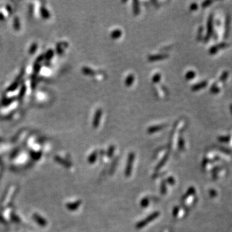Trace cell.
I'll list each match as a JSON object with an SVG mask.
<instances>
[{"label": "cell", "mask_w": 232, "mask_h": 232, "mask_svg": "<svg viewBox=\"0 0 232 232\" xmlns=\"http://www.w3.org/2000/svg\"><path fill=\"white\" fill-rule=\"evenodd\" d=\"M134 75H129L128 77H127V78H126V81H125V83H126V84L127 85V86H130L132 84V83H133V81H134Z\"/></svg>", "instance_id": "277c9868"}, {"label": "cell", "mask_w": 232, "mask_h": 232, "mask_svg": "<svg viewBox=\"0 0 232 232\" xmlns=\"http://www.w3.org/2000/svg\"><path fill=\"white\" fill-rule=\"evenodd\" d=\"M121 34H122V32L121 30H118V29L115 30L114 31L111 32V37L114 38V39H117V38H119L120 36H121Z\"/></svg>", "instance_id": "3957f363"}, {"label": "cell", "mask_w": 232, "mask_h": 232, "mask_svg": "<svg viewBox=\"0 0 232 232\" xmlns=\"http://www.w3.org/2000/svg\"><path fill=\"white\" fill-rule=\"evenodd\" d=\"M166 56H168L167 55H165V54H162V55H160V54H157V55H154V56H151L150 57H149V60H150V61H156V60H159V59H165L166 57H167Z\"/></svg>", "instance_id": "7a4b0ae2"}, {"label": "cell", "mask_w": 232, "mask_h": 232, "mask_svg": "<svg viewBox=\"0 0 232 232\" xmlns=\"http://www.w3.org/2000/svg\"><path fill=\"white\" fill-rule=\"evenodd\" d=\"M194 75V73L193 72H188V73L186 74V78L187 79H192Z\"/></svg>", "instance_id": "8992f818"}, {"label": "cell", "mask_w": 232, "mask_h": 232, "mask_svg": "<svg viewBox=\"0 0 232 232\" xmlns=\"http://www.w3.org/2000/svg\"><path fill=\"white\" fill-rule=\"evenodd\" d=\"M101 114H102V111H101V109H98L96 111V114H95V117H94V120H93V125L95 126L96 127L98 125H99V121H100Z\"/></svg>", "instance_id": "6da1fadb"}, {"label": "cell", "mask_w": 232, "mask_h": 232, "mask_svg": "<svg viewBox=\"0 0 232 232\" xmlns=\"http://www.w3.org/2000/svg\"><path fill=\"white\" fill-rule=\"evenodd\" d=\"M161 80V75L159 74H157L155 75L153 77V82H157Z\"/></svg>", "instance_id": "5b68a950"}]
</instances>
